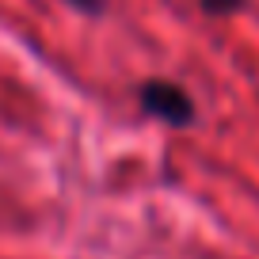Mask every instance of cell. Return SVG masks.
I'll use <instances>...</instances> for the list:
<instances>
[{
	"label": "cell",
	"mask_w": 259,
	"mask_h": 259,
	"mask_svg": "<svg viewBox=\"0 0 259 259\" xmlns=\"http://www.w3.org/2000/svg\"><path fill=\"white\" fill-rule=\"evenodd\" d=\"M138 111L145 118H156L171 130H187L198 122V103L194 96L183 88L179 80H168V76H145L138 84Z\"/></svg>",
	"instance_id": "obj_1"
},
{
	"label": "cell",
	"mask_w": 259,
	"mask_h": 259,
	"mask_svg": "<svg viewBox=\"0 0 259 259\" xmlns=\"http://www.w3.org/2000/svg\"><path fill=\"white\" fill-rule=\"evenodd\" d=\"M251 0H198V12H202L206 19H229L236 16V12H244Z\"/></svg>",
	"instance_id": "obj_2"
},
{
	"label": "cell",
	"mask_w": 259,
	"mask_h": 259,
	"mask_svg": "<svg viewBox=\"0 0 259 259\" xmlns=\"http://www.w3.org/2000/svg\"><path fill=\"white\" fill-rule=\"evenodd\" d=\"M69 12H76V16H84V19H99V16H107L111 12V0H61Z\"/></svg>",
	"instance_id": "obj_3"
}]
</instances>
